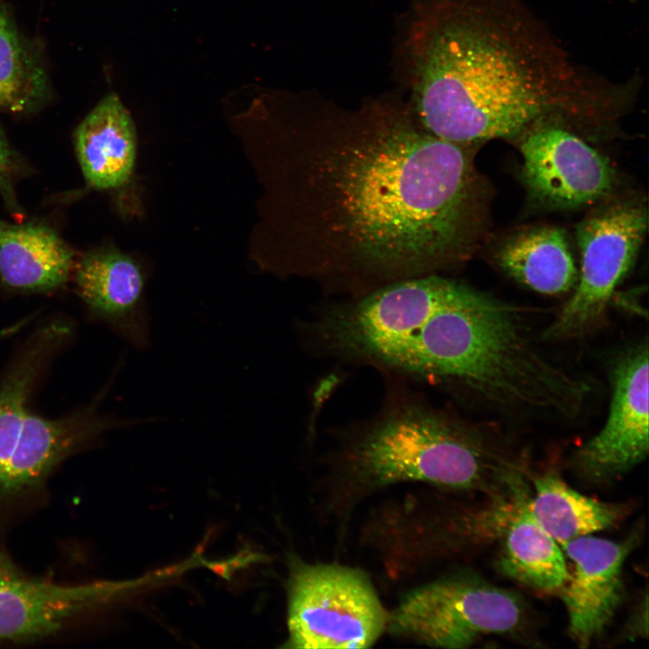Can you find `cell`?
<instances>
[{"label": "cell", "instance_id": "cell-15", "mask_svg": "<svg viewBox=\"0 0 649 649\" xmlns=\"http://www.w3.org/2000/svg\"><path fill=\"white\" fill-rule=\"evenodd\" d=\"M73 264V251L49 226L0 219V279L5 287L50 290L68 280Z\"/></svg>", "mask_w": 649, "mask_h": 649}, {"label": "cell", "instance_id": "cell-13", "mask_svg": "<svg viewBox=\"0 0 649 649\" xmlns=\"http://www.w3.org/2000/svg\"><path fill=\"white\" fill-rule=\"evenodd\" d=\"M75 279L79 296L95 314L137 349L150 345L145 275L133 259L110 250L88 252L75 265Z\"/></svg>", "mask_w": 649, "mask_h": 649}, {"label": "cell", "instance_id": "cell-1", "mask_svg": "<svg viewBox=\"0 0 649 649\" xmlns=\"http://www.w3.org/2000/svg\"><path fill=\"white\" fill-rule=\"evenodd\" d=\"M303 101L288 136L289 274L352 297L469 259L483 219L473 147L429 133L397 96Z\"/></svg>", "mask_w": 649, "mask_h": 649}, {"label": "cell", "instance_id": "cell-18", "mask_svg": "<svg viewBox=\"0 0 649 649\" xmlns=\"http://www.w3.org/2000/svg\"><path fill=\"white\" fill-rule=\"evenodd\" d=\"M500 554V570L530 588L553 591L565 583L569 572L559 544L535 519L528 498L516 503Z\"/></svg>", "mask_w": 649, "mask_h": 649}, {"label": "cell", "instance_id": "cell-5", "mask_svg": "<svg viewBox=\"0 0 649 649\" xmlns=\"http://www.w3.org/2000/svg\"><path fill=\"white\" fill-rule=\"evenodd\" d=\"M69 332L59 322L39 330L0 387V500L36 489L67 456L113 426L94 408L48 419L26 407L36 378Z\"/></svg>", "mask_w": 649, "mask_h": 649}, {"label": "cell", "instance_id": "cell-16", "mask_svg": "<svg viewBox=\"0 0 649 649\" xmlns=\"http://www.w3.org/2000/svg\"><path fill=\"white\" fill-rule=\"evenodd\" d=\"M495 259L504 272L542 294L567 292L578 279L567 235L557 226L517 231L501 242Z\"/></svg>", "mask_w": 649, "mask_h": 649}, {"label": "cell", "instance_id": "cell-11", "mask_svg": "<svg viewBox=\"0 0 649 649\" xmlns=\"http://www.w3.org/2000/svg\"><path fill=\"white\" fill-rule=\"evenodd\" d=\"M112 582L63 585L24 575L0 552V642L43 637L116 599Z\"/></svg>", "mask_w": 649, "mask_h": 649}, {"label": "cell", "instance_id": "cell-6", "mask_svg": "<svg viewBox=\"0 0 649 649\" xmlns=\"http://www.w3.org/2000/svg\"><path fill=\"white\" fill-rule=\"evenodd\" d=\"M289 649H363L386 633L389 611L362 569L288 559Z\"/></svg>", "mask_w": 649, "mask_h": 649}, {"label": "cell", "instance_id": "cell-7", "mask_svg": "<svg viewBox=\"0 0 649 649\" xmlns=\"http://www.w3.org/2000/svg\"><path fill=\"white\" fill-rule=\"evenodd\" d=\"M519 597L467 572L418 584L389 610L386 633L419 645L467 648L483 635L508 634L523 623Z\"/></svg>", "mask_w": 649, "mask_h": 649}, {"label": "cell", "instance_id": "cell-9", "mask_svg": "<svg viewBox=\"0 0 649 649\" xmlns=\"http://www.w3.org/2000/svg\"><path fill=\"white\" fill-rule=\"evenodd\" d=\"M575 130L561 122H546L518 140L526 187L546 207L590 206L608 198L614 189L613 165Z\"/></svg>", "mask_w": 649, "mask_h": 649}, {"label": "cell", "instance_id": "cell-8", "mask_svg": "<svg viewBox=\"0 0 649 649\" xmlns=\"http://www.w3.org/2000/svg\"><path fill=\"white\" fill-rule=\"evenodd\" d=\"M647 226L646 206L635 198L607 201L578 224L576 287L545 331L546 338H576L601 324L616 288L636 259Z\"/></svg>", "mask_w": 649, "mask_h": 649}, {"label": "cell", "instance_id": "cell-3", "mask_svg": "<svg viewBox=\"0 0 649 649\" xmlns=\"http://www.w3.org/2000/svg\"><path fill=\"white\" fill-rule=\"evenodd\" d=\"M511 469L474 426L417 397H397L326 454L318 507L344 530L359 505L389 487L491 492L518 480Z\"/></svg>", "mask_w": 649, "mask_h": 649}, {"label": "cell", "instance_id": "cell-17", "mask_svg": "<svg viewBox=\"0 0 649 649\" xmlns=\"http://www.w3.org/2000/svg\"><path fill=\"white\" fill-rule=\"evenodd\" d=\"M43 45L23 33L0 0V111H37L52 98Z\"/></svg>", "mask_w": 649, "mask_h": 649}, {"label": "cell", "instance_id": "cell-14", "mask_svg": "<svg viewBox=\"0 0 649 649\" xmlns=\"http://www.w3.org/2000/svg\"><path fill=\"white\" fill-rule=\"evenodd\" d=\"M75 144L91 187L115 188L129 179L136 158L135 127L115 94L106 95L83 119L75 133Z\"/></svg>", "mask_w": 649, "mask_h": 649}, {"label": "cell", "instance_id": "cell-10", "mask_svg": "<svg viewBox=\"0 0 649 649\" xmlns=\"http://www.w3.org/2000/svg\"><path fill=\"white\" fill-rule=\"evenodd\" d=\"M611 375L612 399L606 424L578 450L573 460L579 475L592 483L618 479L648 452L647 343L623 353Z\"/></svg>", "mask_w": 649, "mask_h": 649}, {"label": "cell", "instance_id": "cell-12", "mask_svg": "<svg viewBox=\"0 0 649 649\" xmlns=\"http://www.w3.org/2000/svg\"><path fill=\"white\" fill-rule=\"evenodd\" d=\"M572 571L560 589L569 632L587 647L605 631L624 598L622 571L631 545L584 535L562 544Z\"/></svg>", "mask_w": 649, "mask_h": 649}, {"label": "cell", "instance_id": "cell-19", "mask_svg": "<svg viewBox=\"0 0 649 649\" xmlns=\"http://www.w3.org/2000/svg\"><path fill=\"white\" fill-rule=\"evenodd\" d=\"M528 507L535 519L559 544L608 529L623 518L626 508L582 495L559 476L546 473L534 480Z\"/></svg>", "mask_w": 649, "mask_h": 649}, {"label": "cell", "instance_id": "cell-20", "mask_svg": "<svg viewBox=\"0 0 649 649\" xmlns=\"http://www.w3.org/2000/svg\"><path fill=\"white\" fill-rule=\"evenodd\" d=\"M16 157L0 127V195L6 205L15 211L14 181L17 173Z\"/></svg>", "mask_w": 649, "mask_h": 649}, {"label": "cell", "instance_id": "cell-4", "mask_svg": "<svg viewBox=\"0 0 649 649\" xmlns=\"http://www.w3.org/2000/svg\"><path fill=\"white\" fill-rule=\"evenodd\" d=\"M507 411L571 418L590 388L541 352L518 311L471 288L461 307L446 379Z\"/></svg>", "mask_w": 649, "mask_h": 649}, {"label": "cell", "instance_id": "cell-2", "mask_svg": "<svg viewBox=\"0 0 649 649\" xmlns=\"http://www.w3.org/2000/svg\"><path fill=\"white\" fill-rule=\"evenodd\" d=\"M400 43L416 119L460 145L519 140L602 98L516 0H418Z\"/></svg>", "mask_w": 649, "mask_h": 649}]
</instances>
